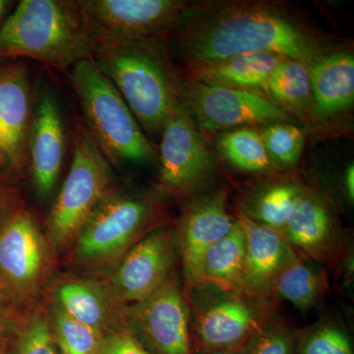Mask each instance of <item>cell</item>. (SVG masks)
<instances>
[{"instance_id":"35","label":"cell","mask_w":354,"mask_h":354,"mask_svg":"<svg viewBox=\"0 0 354 354\" xmlns=\"http://www.w3.org/2000/svg\"><path fill=\"white\" fill-rule=\"evenodd\" d=\"M344 184H346V194L348 199L353 202L354 199V167L353 164L349 165L344 176Z\"/></svg>"},{"instance_id":"5","label":"cell","mask_w":354,"mask_h":354,"mask_svg":"<svg viewBox=\"0 0 354 354\" xmlns=\"http://www.w3.org/2000/svg\"><path fill=\"white\" fill-rule=\"evenodd\" d=\"M86 120V128L111 164H144L153 151L122 95L93 58L78 62L69 72Z\"/></svg>"},{"instance_id":"28","label":"cell","mask_w":354,"mask_h":354,"mask_svg":"<svg viewBox=\"0 0 354 354\" xmlns=\"http://www.w3.org/2000/svg\"><path fill=\"white\" fill-rule=\"evenodd\" d=\"M304 188L291 183L272 185L258 197L252 209L245 215L283 232L298 197Z\"/></svg>"},{"instance_id":"37","label":"cell","mask_w":354,"mask_h":354,"mask_svg":"<svg viewBox=\"0 0 354 354\" xmlns=\"http://www.w3.org/2000/svg\"><path fill=\"white\" fill-rule=\"evenodd\" d=\"M12 1H8V0H0V26L3 23L4 17H6L9 8L12 6Z\"/></svg>"},{"instance_id":"16","label":"cell","mask_w":354,"mask_h":354,"mask_svg":"<svg viewBox=\"0 0 354 354\" xmlns=\"http://www.w3.org/2000/svg\"><path fill=\"white\" fill-rule=\"evenodd\" d=\"M236 223L228 214L223 193L203 198L186 212L177 239L188 285L199 286L205 254L209 247L230 234Z\"/></svg>"},{"instance_id":"21","label":"cell","mask_w":354,"mask_h":354,"mask_svg":"<svg viewBox=\"0 0 354 354\" xmlns=\"http://www.w3.org/2000/svg\"><path fill=\"white\" fill-rule=\"evenodd\" d=\"M237 221V220H236ZM245 241L237 221L230 234L213 244L203 258L200 283L227 293L243 291Z\"/></svg>"},{"instance_id":"8","label":"cell","mask_w":354,"mask_h":354,"mask_svg":"<svg viewBox=\"0 0 354 354\" xmlns=\"http://www.w3.org/2000/svg\"><path fill=\"white\" fill-rule=\"evenodd\" d=\"M79 1L97 44L162 39L183 24L187 15V6L176 0Z\"/></svg>"},{"instance_id":"26","label":"cell","mask_w":354,"mask_h":354,"mask_svg":"<svg viewBox=\"0 0 354 354\" xmlns=\"http://www.w3.org/2000/svg\"><path fill=\"white\" fill-rule=\"evenodd\" d=\"M221 153L237 169L246 171H264L272 160L261 134L249 128L225 133L218 139Z\"/></svg>"},{"instance_id":"6","label":"cell","mask_w":354,"mask_h":354,"mask_svg":"<svg viewBox=\"0 0 354 354\" xmlns=\"http://www.w3.org/2000/svg\"><path fill=\"white\" fill-rule=\"evenodd\" d=\"M113 189L111 162L85 125H79L68 174L46 223V236L55 252L72 246L95 208Z\"/></svg>"},{"instance_id":"29","label":"cell","mask_w":354,"mask_h":354,"mask_svg":"<svg viewBox=\"0 0 354 354\" xmlns=\"http://www.w3.org/2000/svg\"><path fill=\"white\" fill-rule=\"evenodd\" d=\"M297 354H354L349 335L333 324H320L297 332Z\"/></svg>"},{"instance_id":"13","label":"cell","mask_w":354,"mask_h":354,"mask_svg":"<svg viewBox=\"0 0 354 354\" xmlns=\"http://www.w3.org/2000/svg\"><path fill=\"white\" fill-rule=\"evenodd\" d=\"M160 180L174 195L194 189L208 174L211 158L192 115L180 99L162 131Z\"/></svg>"},{"instance_id":"19","label":"cell","mask_w":354,"mask_h":354,"mask_svg":"<svg viewBox=\"0 0 354 354\" xmlns=\"http://www.w3.org/2000/svg\"><path fill=\"white\" fill-rule=\"evenodd\" d=\"M311 94L319 118L351 108L354 101V57L346 51L321 55L309 64Z\"/></svg>"},{"instance_id":"2","label":"cell","mask_w":354,"mask_h":354,"mask_svg":"<svg viewBox=\"0 0 354 354\" xmlns=\"http://www.w3.org/2000/svg\"><path fill=\"white\" fill-rule=\"evenodd\" d=\"M95 44L79 0H22L0 26V60L30 58L65 71L93 58Z\"/></svg>"},{"instance_id":"34","label":"cell","mask_w":354,"mask_h":354,"mask_svg":"<svg viewBox=\"0 0 354 354\" xmlns=\"http://www.w3.org/2000/svg\"><path fill=\"white\" fill-rule=\"evenodd\" d=\"M21 207L23 204L16 190L10 184L0 180V230Z\"/></svg>"},{"instance_id":"14","label":"cell","mask_w":354,"mask_h":354,"mask_svg":"<svg viewBox=\"0 0 354 354\" xmlns=\"http://www.w3.org/2000/svg\"><path fill=\"white\" fill-rule=\"evenodd\" d=\"M198 308L192 337L195 353L242 348L267 321L264 310L243 297V292L225 293Z\"/></svg>"},{"instance_id":"31","label":"cell","mask_w":354,"mask_h":354,"mask_svg":"<svg viewBox=\"0 0 354 354\" xmlns=\"http://www.w3.org/2000/svg\"><path fill=\"white\" fill-rule=\"evenodd\" d=\"M297 332L286 324L267 321L244 346V354H297Z\"/></svg>"},{"instance_id":"9","label":"cell","mask_w":354,"mask_h":354,"mask_svg":"<svg viewBox=\"0 0 354 354\" xmlns=\"http://www.w3.org/2000/svg\"><path fill=\"white\" fill-rule=\"evenodd\" d=\"M130 329L150 354H195L187 300L176 277L145 301L125 307Z\"/></svg>"},{"instance_id":"11","label":"cell","mask_w":354,"mask_h":354,"mask_svg":"<svg viewBox=\"0 0 354 354\" xmlns=\"http://www.w3.org/2000/svg\"><path fill=\"white\" fill-rule=\"evenodd\" d=\"M181 99L200 127L208 131L290 120L285 109L253 91L208 85L190 80L180 84Z\"/></svg>"},{"instance_id":"38","label":"cell","mask_w":354,"mask_h":354,"mask_svg":"<svg viewBox=\"0 0 354 354\" xmlns=\"http://www.w3.org/2000/svg\"><path fill=\"white\" fill-rule=\"evenodd\" d=\"M0 354H8V351H4V353H0Z\"/></svg>"},{"instance_id":"3","label":"cell","mask_w":354,"mask_h":354,"mask_svg":"<svg viewBox=\"0 0 354 354\" xmlns=\"http://www.w3.org/2000/svg\"><path fill=\"white\" fill-rule=\"evenodd\" d=\"M93 59L122 95L142 129L162 132L181 87L160 39L102 41Z\"/></svg>"},{"instance_id":"33","label":"cell","mask_w":354,"mask_h":354,"mask_svg":"<svg viewBox=\"0 0 354 354\" xmlns=\"http://www.w3.org/2000/svg\"><path fill=\"white\" fill-rule=\"evenodd\" d=\"M24 312L0 293V353L10 348Z\"/></svg>"},{"instance_id":"25","label":"cell","mask_w":354,"mask_h":354,"mask_svg":"<svg viewBox=\"0 0 354 354\" xmlns=\"http://www.w3.org/2000/svg\"><path fill=\"white\" fill-rule=\"evenodd\" d=\"M8 354H60L48 312L41 307L25 310Z\"/></svg>"},{"instance_id":"27","label":"cell","mask_w":354,"mask_h":354,"mask_svg":"<svg viewBox=\"0 0 354 354\" xmlns=\"http://www.w3.org/2000/svg\"><path fill=\"white\" fill-rule=\"evenodd\" d=\"M50 319L60 354H97L104 335L77 322L51 304Z\"/></svg>"},{"instance_id":"4","label":"cell","mask_w":354,"mask_h":354,"mask_svg":"<svg viewBox=\"0 0 354 354\" xmlns=\"http://www.w3.org/2000/svg\"><path fill=\"white\" fill-rule=\"evenodd\" d=\"M158 214L157 200L151 195L113 189L70 247L72 264L108 277L137 242L158 227Z\"/></svg>"},{"instance_id":"12","label":"cell","mask_w":354,"mask_h":354,"mask_svg":"<svg viewBox=\"0 0 354 354\" xmlns=\"http://www.w3.org/2000/svg\"><path fill=\"white\" fill-rule=\"evenodd\" d=\"M177 239L169 227H156L128 251L106 277L114 297L128 307L145 301L172 277Z\"/></svg>"},{"instance_id":"15","label":"cell","mask_w":354,"mask_h":354,"mask_svg":"<svg viewBox=\"0 0 354 354\" xmlns=\"http://www.w3.org/2000/svg\"><path fill=\"white\" fill-rule=\"evenodd\" d=\"M66 153V132L62 109L48 86L39 88L34 101L29 140V172L41 201L53 195Z\"/></svg>"},{"instance_id":"10","label":"cell","mask_w":354,"mask_h":354,"mask_svg":"<svg viewBox=\"0 0 354 354\" xmlns=\"http://www.w3.org/2000/svg\"><path fill=\"white\" fill-rule=\"evenodd\" d=\"M34 101L25 62L0 65V180L4 183L19 180L29 171Z\"/></svg>"},{"instance_id":"20","label":"cell","mask_w":354,"mask_h":354,"mask_svg":"<svg viewBox=\"0 0 354 354\" xmlns=\"http://www.w3.org/2000/svg\"><path fill=\"white\" fill-rule=\"evenodd\" d=\"M283 57L274 53H250L221 62L191 67L192 81L221 87L253 91L264 88L268 79Z\"/></svg>"},{"instance_id":"23","label":"cell","mask_w":354,"mask_h":354,"mask_svg":"<svg viewBox=\"0 0 354 354\" xmlns=\"http://www.w3.org/2000/svg\"><path fill=\"white\" fill-rule=\"evenodd\" d=\"M326 281L322 272L311 263L299 259L295 251L272 279L269 293L288 300L301 310L313 307L322 297Z\"/></svg>"},{"instance_id":"18","label":"cell","mask_w":354,"mask_h":354,"mask_svg":"<svg viewBox=\"0 0 354 354\" xmlns=\"http://www.w3.org/2000/svg\"><path fill=\"white\" fill-rule=\"evenodd\" d=\"M245 241L243 291L255 297L269 293L272 279L293 253L283 232L239 214Z\"/></svg>"},{"instance_id":"24","label":"cell","mask_w":354,"mask_h":354,"mask_svg":"<svg viewBox=\"0 0 354 354\" xmlns=\"http://www.w3.org/2000/svg\"><path fill=\"white\" fill-rule=\"evenodd\" d=\"M264 88L281 109H304L311 97L309 64L283 58L272 70Z\"/></svg>"},{"instance_id":"1","label":"cell","mask_w":354,"mask_h":354,"mask_svg":"<svg viewBox=\"0 0 354 354\" xmlns=\"http://www.w3.org/2000/svg\"><path fill=\"white\" fill-rule=\"evenodd\" d=\"M181 25V53L191 67L250 53H274L307 64L323 55L297 21L263 4H227Z\"/></svg>"},{"instance_id":"17","label":"cell","mask_w":354,"mask_h":354,"mask_svg":"<svg viewBox=\"0 0 354 354\" xmlns=\"http://www.w3.org/2000/svg\"><path fill=\"white\" fill-rule=\"evenodd\" d=\"M77 322L106 335L127 325L125 306L104 281L64 277L53 291V302Z\"/></svg>"},{"instance_id":"30","label":"cell","mask_w":354,"mask_h":354,"mask_svg":"<svg viewBox=\"0 0 354 354\" xmlns=\"http://www.w3.org/2000/svg\"><path fill=\"white\" fill-rule=\"evenodd\" d=\"M270 158L286 165H295L301 155L304 137L301 130L288 123H274L261 135Z\"/></svg>"},{"instance_id":"7","label":"cell","mask_w":354,"mask_h":354,"mask_svg":"<svg viewBox=\"0 0 354 354\" xmlns=\"http://www.w3.org/2000/svg\"><path fill=\"white\" fill-rule=\"evenodd\" d=\"M53 253L34 214L21 207L0 230V293L20 309L34 307L50 281Z\"/></svg>"},{"instance_id":"22","label":"cell","mask_w":354,"mask_h":354,"mask_svg":"<svg viewBox=\"0 0 354 354\" xmlns=\"http://www.w3.org/2000/svg\"><path fill=\"white\" fill-rule=\"evenodd\" d=\"M290 246L309 255L327 250L333 239L332 218L318 198L302 191L283 230Z\"/></svg>"},{"instance_id":"32","label":"cell","mask_w":354,"mask_h":354,"mask_svg":"<svg viewBox=\"0 0 354 354\" xmlns=\"http://www.w3.org/2000/svg\"><path fill=\"white\" fill-rule=\"evenodd\" d=\"M97 354H150L136 335L125 325L104 335Z\"/></svg>"},{"instance_id":"36","label":"cell","mask_w":354,"mask_h":354,"mask_svg":"<svg viewBox=\"0 0 354 354\" xmlns=\"http://www.w3.org/2000/svg\"><path fill=\"white\" fill-rule=\"evenodd\" d=\"M195 354H244V348L237 349H221L214 351H198Z\"/></svg>"}]
</instances>
